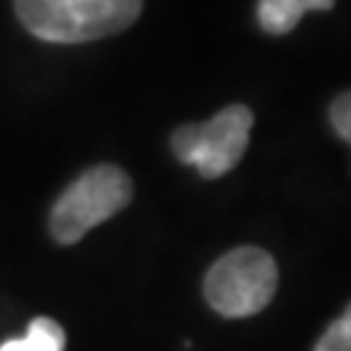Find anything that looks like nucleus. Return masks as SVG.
<instances>
[{
	"label": "nucleus",
	"mask_w": 351,
	"mask_h": 351,
	"mask_svg": "<svg viewBox=\"0 0 351 351\" xmlns=\"http://www.w3.org/2000/svg\"><path fill=\"white\" fill-rule=\"evenodd\" d=\"M336 0H261L258 21L268 34H289L307 11H330Z\"/></svg>",
	"instance_id": "nucleus-5"
},
{
	"label": "nucleus",
	"mask_w": 351,
	"mask_h": 351,
	"mask_svg": "<svg viewBox=\"0 0 351 351\" xmlns=\"http://www.w3.org/2000/svg\"><path fill=\"white\" fill-rule=\"evenodd\" d=\"M21 24L45 42L81 45L138 21L143 0H13Z\"/></svg>",
	"instance_id": "nucleus-1"
},
{
	"label": "nucleus",
	"mask_w": 351,
	"mask_h": 351,
	"mask_svg": "<svg viewBox=\"0 0 351 351\" xmlns=\"http://www.w3.org/2000/svg\"><path fill=\"white\" fill-rule=\"evenodd\" d=\"M133 198L130 177L114 167L99 164L68 185L50 213V232L60 245H75L84 239L94 226L104 224L120 213Z\"/></svg>",
	"instance_id": "nucleus-2"
},
{
	"label": "nucleus",
	"mask_w": 351,
	"mask_h": 351,
	"mask_svg": "<svg viewBox=\"0 0 351 351\" xmlns=\"http://www.w3.org/2000/svg\"><path fill=\"white\" fill-rule=\"evenodd\" d=\"M313 351H351V313L341 315L339 320H333L330 328L320 336Z\"/></svg>",
	"instance_id": "nucleus-7"
},
{
	"label": "nucleus",
	"mask_w": 351,
	"mask_h": 351,
	"mask_svg": "<svg viewBox=\"0 0 351 351\" xmlns=\"http://www.w3.org/2000/svg\"><path fill=\"white\" fill-rule=\"evenodd\" d=\"M330 120H333V128L343 141L351 138V97L349 91H343L339 99L333 101L330 107Z\"/></svg>",
	"instance_id": "nucleus-8"
},
{
	"label": "nucleus",
	"mask_w": 351,
	"mask_h": 351,
	"mask_svg": "<svg viewBox=\"0 0 351 351\" xmlns=\"http://www.w3.org/2000/svg\"><path fill=\"white\" fill-rule=\"evenodd\" d=\"M65 330L52 317H34L21 339H8L0 351H63Z\"/></svg>",
	"instance_id": "nucleus-6"
},
{
	"label": "nucleus",
	"mask_w": 351,
	"mask_h": 351,
	"mask_svg": "<svg viewBox=\"0 0 351 351\" xmlns=\"http://www.w3.org/2000/svg\"><path fill=\"white\" fill-rule=\"evenodd\" d=\"M278 287L276 261L261 247H237L206 274V300L224 317H250L268 307Z\"/></svg>",
	"instance_id": "nucleus-3"
},
{
	"label": "nucleus",
	"mask_w": 351,
	"mask_h": 351,
	"mask_svg": "<svg viewBox=\"0 0 351 351\" xmlns=\"http://www.w3.org/2000/svg\"><path fill=\"white\" fill-rule=\"evenodd\" d=\"M252 123L255 117L250 107L245 104L224 107L206 123H190V125L177 128L172 136L175 156L182 164L195 167L203 177L216 180L232 172L242 162L250 143Z\"/></svg>",
	"instance_id": "nucleus-4"
}]
</instances>
